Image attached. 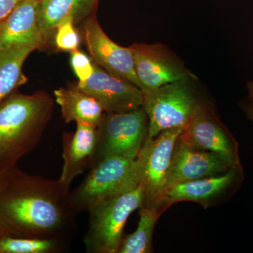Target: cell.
<instances>
[{"label":"cell","mask_w":253,"mask_h":253,"mask_svg":"<svg viewBox=\"0 0 253 253\" xmlns=\"http://www.w3.org/2000/svg\"><path fill=\"white\" fill-rule=\"evenodd\" d=\"M78 214L59 179L32 175L18 166L6 169L0 182V236L70 243Z\"/></svg>","instance_id":"6da1fadb"},{"label":"cell","mask_w":253,"mask_h":253,"mask_svg":"<svg viewBox=\"0 0 253 253\" xmlns=\"http://www.w3.org/2000/svg\"><path fill=\"white\" fill-rule=\"evenodd\" d=\"M52 106L44 93L13 94L0 103V171L17 166L38 146Z\"/></svg>","instance_id":"7a4b0ae2"},{"label":"cell","mask_w":253,"mask_h":253,"mask_svg":"<svg viewBox=\"0 0 253 253\" xmlns=\"http://www.w3.org/2000/svg\"><path fill=\"white\" fill-rule=\"evenodd\" d=\"M139 186L135 160L108 157L96 161L79 186L71 192L76 212L89 213Z\"/></svg>","instance_id":"3957f363"},{"label":"cell","mask_w":253,"mask_h":253,"mask_svg":"<svg viewBox=\"0 0 253 253\" xmlns=\"http://www.w3.org/2000/svg\"><path fill=\"white\" fill-rule=\"evenodd\" d=\"M141 186L115 198L89 213V227L84 237L87 253H117L128 218L144 204Z\"/></svg>","instance_id":"277c9868"},{"label":"cell","mask_w":253,"mask_h":253,"mask_svg":"<svg viewBox=\"0 0 253 253\" xmlns=\"http://www.w3.org/2000/svg\"><path fill=\"white\" fill-rule=\"evenodd\" d=\"M193 81H183L143 91V108L149 118L148 138L163 131L185 127L201 100Z\"/></svg>","instance_id":"5b68a950"},{"label":"cell","mask_w":253,"mask_h":253,"mask_svg":"<svg viewBox=\"0 0 253 253\" xmlns=\"http://www.w3.org/2000/svg\"><path fill=\"white\" fill-rule=\"evenodd\" d=\"M96 129L94 163L108 157L135 160L148 136L149 118L143 106L129 112H106Z\"/></svg>","instance_id":"8992f818"},{"label":"cell","mask_w":253,"mask_h":253,"mask_svg":"<svg viewBox=\"0 0 253 253\" xmlns=\"http://www.w3.org/2000/svg\"><path fill=\"white\" fill-rule=\"evenodd\" d=\"M184 129V126L172 128L146 138L136 158L139 184L144 191L142 206L156 208L164 193L176 141Z\"/></svg>","instance_id":"52a82bcc"},{"label":"cell","mask_w":253,"mask_h":253,"mask_svg":"<svg viewBox=\"0 0 253 253\" xmlns=\"http://www.w3.org/2000/svg\"><path fill=\"white\" fill-rule=\"evenodd\" d=\"M181 136L194 147L217 155L232 168L242 166L235 139L203 100Z\"/></svg>","instance_id":"ba28073f"},{"label":"cell","mask_w":253,"mask_h":253,"mask_svg":"<svg viewBox=\"0 0 253 253\" xmlns=\"http://www.w3.org/2000/svg\"><path fill=\"white\" fill-rule=\"evenodd\" d=\"M141 90L156 89L166 84L196 80L184 62L163 44H134L129 46Z\"/></svg>","instance_id":"9c48e42d"},{"label":"cell","mask_w":253,"mask_h":253,"mask_svg":"<svg viewBox=\"0 0 253 253\" xmlns=\"http://www.w3.org/2000/svg\"><path fill=\"white\" fill-rule=\"evenodd\" d=\"M244 179L242 166L231 168L221 174L179 183L168 188L158 200L156 208L161 212L176 203L191 201L208 208L230 194Z\"/></svg>","instance_id":"30bf717a"},{"label":"cell","mask_w":253,"mask_h":253,"mask_svg":"<svg viewBox=\"0 0 253 253\" xmlns=\"http://www.w3.org/2000/svg\"><path fill=\"white\" fill-rule=\"evenodd\" d=\"M76 87L96 99L105 112H129L143 106V91L140 88L113 76L95 65L92 76Z\"/></svg>","instance_id":"8fae6325"},{"label":"cell","mask_w":253,"mask_h":253,"mask_svg":"<svg viewBox=\"0 0 253 253\" xmlns=\"http://www.w3.org/2000/svg\"><path fill=\"white\" fill-rule=\"evenodd\" d=\"M84 36L88 51L96 65L141 89L130 48L123 47L111 41L95 18L86 20Z\"/></svg>","instance_id":"7c38bea8"},{"label":"cell","mask_w":253,"mask_h":253,"mask_svg":"<svg viewBox=\"0 0 253 253\" xmlns=\"http://www.w3.org/2000/svg\"><path fill=\"white\" fill-rule=\"evenodd\" d=\"M231 168L217 155L194 147L180 135L176 141L164 192L174 184L217 175Z\"/></svg>","instance_id":"4fadbf2b"},{"label":"cell","mask_w":253,"mask_h":253,"mask_svg":"<svg viewBox=\"0 0 253 253\" xmlns=\"http://www.w3.org/2000/svg\"><path fill=\"white\" fill-rule=\"evenodd\" d=\"M40 0H23L0 21V50L29 47L36 49L44 42L38 22Z\"/></svg>","instance_id":"5bb4252c"},{"label":"cell","mask_w":253,"mask_h":253,"mask_svg":"<svg viewBox=\"0 0 253 253\" xmlns=\"http://www.w3.org/2000/svg\"><path fill=\"white\" fill-rule=\"evenodd\" d=\"M97 140L96 126L90 125L77 124L75 132L63 135V166L59 180L67 189L94 164Z\"/></svg>","instance_id":"9a60e30c"},{"label":"cell","mask_w":253,"mask_h":253,"mask_svg":"<svg viewBox=\"0 0 253 253\" xmlns=\"http://www.w3.org/2000/svg\"><path fill=\"white\" fill-rule=\"evenodd\" d=\"M54 94L65 122L90 125L96 127L99 126L105 111L94 98L76 86L59 88L54 90Z\"/></svg>","instance_id":"2e32d148"},{"label":"cell","mask_w":253,"mask_h":253,"mask_svg":"<svg viewBox=\"0 0 253 253\" xmlns=\"http://www.w3.org/2000/svg\"><path fill=\"white\" fill-rule=\"evenodd\" d=\"M97 0H40L38 22L44 38L59 23L69 17L75 22L85 17L94 9Z\"/></svg>","instance_id":"e0dca14e"},{"label":"cell","mask_w":253,"mask_h":253,"mask_svg":"<svg viewBox=\"0 0 253 253\" xmlns=\"http://www.w3.org/2000/svg\"><path fill=\"white\" fill-rule=\"evenodd\" d=\"M34 50L29 47L0 50V103L26 83L23 63Z\"/></svg>","instance_id":"ac0fdd59"},{"label":"cell","mask_w":253,"mask_h":253,"mask_svg":"<svg viewBox=\"0 0 253 253\" xmlns=\"http://www.w3.org/2000/svg\"><path fill=\"white\" fill-rule=\"evenodd\" d=\"M162 213L156 208L141 206L136 231L123 237L117 253H152L153 234Z\"/></svg>","instance_id":"d6986e66"},{"label":"cell","mask_w":253,"mask_h":253,"mask_svg":"<svg viewBox=\"0 0 253 253\" xmlns=\"http://www.w3.org/2000/svg\"><path fill=\"white\" fill-rule=\"evenodd\" d=\"M69 243L56 239L0 236V253H57Z\"/></svg>","instance_id":"ffe728a7"},{"label":"cell","mask_w":253,"mask_h":253,"mask_svg":"<svg viewBox=\"0 0 253 253\" xmlns=\"http://www.w3.org/2000/svg\"><path fill=\"white\" fill-rule=\"evenodd\" d=\"M74 23V18L69 17L59 23L55 29V44L59 51L71 53L78 49L81 39Z\"/></svg>","instance_id":"44dd1931"},{"label":"cell","mask_w":253,"mask_h":253,"mask_svg":"<svg viewBox=\"0 0 253 253\" xmlns=\"http://www.w3.org/2000/svg\"><path fill=\"white\" fill-rule=\"evenodd\" d=\"M71 65L79 81L78 83H85L94 71L95 63L87 55L78 49L71 52Z\"/></svg>","instance_id":"7402d4cb"},{"label":"cell","mask_w":253,"mask_h":253,"mask_svg":"<svg viewBox=\"0 0 253 253\" xmlns=\"http://www.w3.org/2000/svg\"><path fill=\"white\" fill-rule=\"evenodd\" d=\"M23 0H0V21L4 20Z\"/></svg>","instance_id":"603a6c76"},{"label":"cell","mask_w":253,"mask_h":253,"mask_svg":"<svg viewBox=\"0 0 253 253\" xmlns=\"http://www.w3.org/2000/svg\"><path fill=\"white\" fill-rule=\"evenodd\" d=\"M247 87L249 89V106L253 107V81L248 82Z\"/></svg>","instance_id":"cb8c5ba5"},{"label":"cell","mask_w":253,"mask_h":253,"mask_svg":"<svg viewBox=\"0 0 253 253\" xmlns=\"http://www.w3.org/2000/svg\"><path fill=\"white\" fill-rule=\"evenodd\" d=\"M245 111H246V114H247L249 119L253 121V107L248 105L245 107Z\"/></svg>","instance_id":"d4e9b609"},{"label":"cell","mask_w":253,"mask_h":253,"mask_svg":"<svg viewBox=\"0 0 253 253\" xmlns=\"http://www.w3.org/2000/svg\"><path fill=\"white\" fill-rule=\"evenodd\" d=\"M6 169H4V170L0 171V182H1V179L4 177V175L5 174V172H6Z\"/></svg>","instance_id":"484cf974"}]
</instances>
